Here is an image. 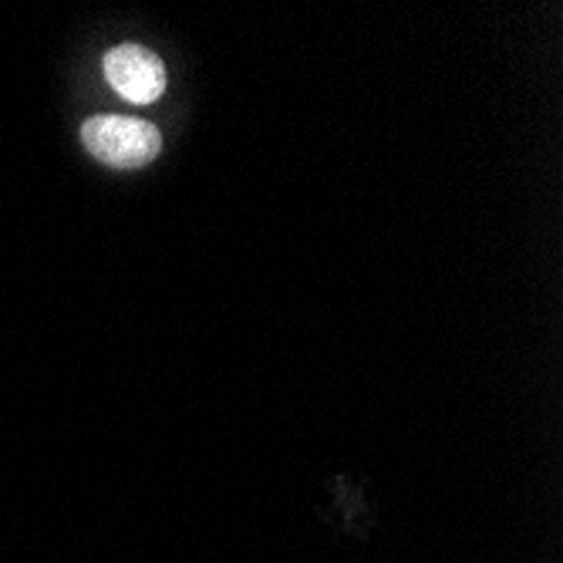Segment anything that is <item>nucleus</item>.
I'll return each instance as SVG.
<instances>
[{
	"label": "nucleus",
	"mask_w": 563,
	"mask_h": 563,
	"mask_svg": "<svg viewBox=\"0 0 563 563\" xmlns=\"http://www.w3.org/2000/svg\"><path fill=\"white\" fill-rule=\"evenodd\" d=\"M81 142L98 163L112 169H142L159 156L163 135L156 125L125 115H95L81 125Z\"/></svg>",
	"instance_id": "obj_1"
},
{
	"label": "nucleus",
	"mask_w": 563,
	"mask_h": 563,
	"mask_svg": "<svg viewBox=\"0 0 563 563\" xmlns=\"http://www.w3.org/2000/svg\"><path fill=\"white\" fill-rule=\"evenodd\" d=\"M109 85L135 106H152L166 91V65L142 44H119L106 55Z\"/></svg>",
	"instance_id": "obj_2"
}]
</instances>
